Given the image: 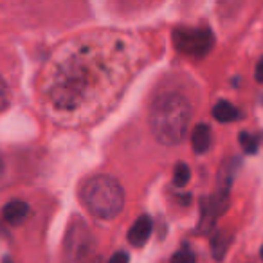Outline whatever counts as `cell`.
<instances>
[{
  "instance_id": "cell-4",
  "label": "cell",
  "mask_w": 263,
  "mask_h": 263,
  "mask_svg": "<svg viewBox=\"0 0 263 263\" xmlns=\"http://www.w3.org/2000/svg\"><path fill=\"white\" fill-rule=\"evenodd\" d=\"M85 90V80L80 70H67L56 80L54 87L51 88L52 101L58 108L72 110L81 103Z\"/></svg>"
},
{
  "instance_id": "cell-3",
  "label": "cell",
  "mask_w": 263,
  "mask_h": 263,
  "mask_svg": "<svg viewBox=\"0 0 263 263\" xmlns=\"http://www.w3.org/2000/svg\"><path fill=\"white\" fill-rule=\"evenodd\" d=\"M92 247H94V238L90 229L83 220L76 216L70 222L63 241V263H85Z\"/></svg>"
},
{
  "instance_id": "cell-12",
  "label": "cell",
  "mask_w": 263,
  "mask_h": 263,
  "mask_svg": "<svg viewBox=\"0 0 263 263\" xmlns=\"http://www.w3.org/2000/svg\"><path fill=\"white\" fill-rule=\"evenodd\" d=\"M240 144H241V148H243V152H247V154H256V150H258L256 139L251 134H247V132H241L240 134Z\"/></svg>"
},
{
  "instance_id": "cell-7",
  "label": "cell",
  "mask_w": 263,
  "mask_h": 263,
  "mask_svg": "<svg viewBox=\"0 0 263 263\" xmlns=\"http://www.w3.org/2000/svg\"><path fill=\"white\" fill-rule=\"evenodd\" d=\"M27 213H29V208H27L26 202L22 200H11L4 205L2 209V216L8 223L11 226H20L24 220L27 218Z\"/></svg>"
},
{
  "instance_id": "cell-14",
  "label": "cell",
  "mask_w": 263,
  "mask_h": 263,
  "mask_svg": "<svg viewBox=\"0 0 263 263\" xmlns=\"http://www.w3.org/2000/svg\"><path fill=\"white\" fill-rule=\"evenodd\" d=\"M172 263H195V256L187 249H184V251H179L173 254Z\"/></svg>"
},
{
  "instance_id": "cell-17",
  "label": "cell",
  "mask_w": 263,
  "mask_h": 263,
  "mask_svg": "<svg viewBox=\"0 0 263 263\" xmlns=\"http://www.w3.org/2000/svg\"><path fill=\"white\" fill-rule=\"evenodd\" d=\"M4 175V161H2V157H0V177Z\"/></svg>"
},
{
  "instance_id": "cell-15",
  "label": "cell",
  "mask_w": 263,
  "mask_h": 263,
  "mask_svg": "<svg viewBox=\"0 0 263 263\" xmlns=\"http://www.w3.org/2000/svg\"><path fill=\"white\" fill-rule=\"evenodd\" d=\"M108 263H130V256L124 251H117L116 254L108 259Z\"/></svg>"
},
{
  "instance_id": "cell-16",
  "label": "cell",
  "mask_w": 263,
  "mask_h": 263,
  "mask_svg": "<svg viewBox=\"0 0 263 263\" xmlns=\"http://www.w3.org/2000/svg\"><path fill=\"white\" fill-rule=\"evenodd\" d=\"M254 76H256V81H259V83H263V56H261V60L258 62V65H256V72H254Z\"/></svg>"
},
{
  "instance_id": "cell-11",
  "label": "cell",
  "mask_w": 263,
  "mask_h": 263,
  "mask_svg": "<svg viewBox=\"0 0 263 263\" xmlns=\"http://www.w3.org/2000/svg\"><path fill=\"white\" fill-rule=\"evenodd\" d=\"M190 168H187L184 162H180V164L175 166V173H173V184H175L177 187H182L186 186L187 182H190Z\"/></svg>"
},
{
  "instance_id": "cell-6",
  "label": "cell",
  "mask_w": 263,
  "mask_h": 263,
  "mask_svg": "<svg viewBox=\"0 0 263 263\" xmlns=\"http://www.w3.org/2000/svg\"><path fill=\"white\" fill-rule=\"evenodd\" d=\"M152 231H154V223H152L150 216H139L136 220V223L132 226L130 233H128V241L132 245H136V247H143L148 241V238L152 236Z\"/></svg>"
},
{
  "instance_id": "cell-9",
  "label": "cell",
  "mask_w": 263,
  "mask_h": 263,
  "mask_svg": "<svg viewBox=\"0 0 263 263\" xmlns=\"http://www.w3.org/2000/svg\"><path fill=\"white\" fill-rule=\"evenodd\" d=\"M213 116L220 123H231V121H236L240 117V112L229 101H218L213 106Z\"/></svg>"
},
{
  "instance_id": "cell-13",
  "label": "cell",
  "mask_w": 263,
  "mask_h": 263,
  "mask_svg": "<svg viewBox=\"0 0 263 263\" xmlns=\"http://www.w3.org/2000/svg\"><path fill=\"white\" fill-rule=\"evenodd\" d=\"M11 103V92H9V87L2 78H0V112H4L6 108Z\"/></svg>"
},
{
  "instance_id": "cell-19",
  "label": "cell",
  "mask_w": 263,
  "mask_h": 263,
  "mask_svg": "<svg viewBox=\"0 0 263 263\" xmlns=\"http://www.w3.org/2000/svg\"><path fill=\"white\" fill-rule=\"evenodd\" d=\"M259 256H261V259H263V245H261V251H259Z\"/></svg>"
},
{
  "instance_id": "cell-18",
  "label": "cell",
  "mask_w": 263,
  "mask_h": 263,
  "mask_svg": "<svg viewBox=\"0 0 263 263\" xmlns=\"http://www.w3.org/2000/svg\"><path fill=\"white\" fill-rule=\"evenodd\" d=\"M2 263H13V261H11V259H9V258H6V259H4V261H2Z\"/></svg>"
},
{
  "instance_id": "cell-2",
  "label": "cell",
  "mask_w": 263,
  "mask_h": 263,
  "mask_svg": "<svg viewBox=\"0 0 263 263\" xmlns=\"http://www.w3.org/2000/svg\"><path fill=\"white\" fill-rule=\"evenodd\" d=\"M81 198L88 211L103 220H112L124 205V191L116 179L96 175L83 184Z\"/></svg>"
},
{
  "instance_id": "cell-8",
  "label": "cell",
  "mask_w": 263,
  "mask_h": 263,
  "mask_svg": "<svg viewBox=\"0 0 263 263\" xmlns=\"http://www.w3.org/2000/svg\"><path fill=\"white\" fill-rule=\"evenodd\" d=\"M191 144L197 154H205L211 148V128L208 124H197L191 134Z\"/></svg>"
},
{
  "instance_id": "cell-1",
  "label": "cell",
  "mask_w": 263,
  "mask_h": 263,
  "mask_svg": "<svg viewBox=\"0 0 263 263\" xmlns=\"http://www.w3.org/2000/svg\"><path fill=\"white\" fill-rule=\"evenodd\" d=\"M191 117V106L180 94H164L155 99L150 110V128L161 144L175 146L186 137Z\"/></svg>"
},
{
  "instance_id": "cell-5",
  "label": "cell",
  "mask_w": 263,
  "mask_h": 263,
  "mask_svg": "<svg viewBox=\"0 0 263 263\" xmlns=\"http://www.w3.org/2000/svg\"><path fill=\"white\" fill-rule=\"evenodd\" d=\"M173 44L180 52L195 58H204L215 44V36L209 29H175Z\"/></svg>"
},
{
  "instance_id": "cell-10",
  "label": "cell",
  "mask_w": 263,
  "mask_h": 263,
  "mask_svg": "<svg viewBox=\"0 0 263 263\" xmlns=\"http://www.w3.org/2000/svg\"><path fill=\"white\" fill-rule=\"evenodd\" d=\"M213 256L216 259H222L226 256L227 249H229V243H231V234L226 233V231H218V233L213 236Z\"/></svg>"
}]
</instances>
